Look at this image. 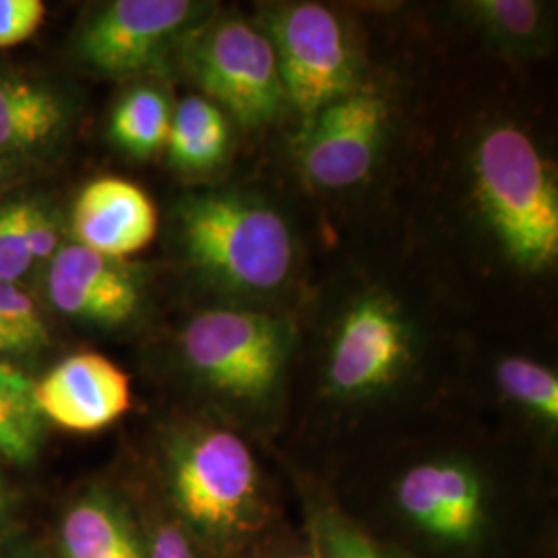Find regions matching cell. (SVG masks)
Listing matches in <instances>:
<instances>
[{
    "instance_id": "obj_25",
    "label": "cell",
    "mask_w": 558,
    "mask_h": 558,
    "mask_svg": "<svg viewBox=\"0 0 558 558\" xmlns=\"http://www.w3.org/2000/svg\"><path fill=\"white\" fill-rule=\"evenodd\" d=\"M46 15L41 0H0V48L29 40Z\"/></svg>"
},
{
    "instance_id": "obj_2",
    "label": "cell",
    "mask_w": 558,
    "mask_h": 558,
    "mask_svg": "<svg viewBox=\"0 0 558 558\" xmlns=\"http://www.w3.org/2000/svg\"><path fill=\"white\" fill-rule=\"evenodd\" d=\"M177 236L201 278L234 299H267L294 271L290 221L253 193L214 189L180 201Z\"/></svg>"
},
{
    "instance_id": "obj_18",
    "label": "cell",
    "mask_w": 558,
    "mask_h": 558,
    "mask_svg": "<svg viewBox=\"0 0 558 558\" xmlns=\"http://www.w3.org/2000/svg\"><path fill=\"white\" fill-rule=\"evenodd\" d=\"M174 106L160 87L141 83L120 96L108 120V137L122 154L149 160L166 149Z\"/></svg>"
},
{
    "instance_id": "obj_30",
    "label": "cell",
    "mask_w": 558,
    "mask_h": 558,
    "mask_svg": "<svg viewBox=\"0 0 558 558\" xmlns=\"http://www.w3.org/2000/svg\"><path fill=\"white\" fill-rule=\"evenodd\" d=\"M4 513V490H2V482H0V518Z\"/></svg>"
},
{
    "instance_id": "obj_6",
    "label": "cell",
    "mask_w": 558,
    "mask_h": 558,
    "mask_svg": "<svg viewBox=\"0 0 558 558\" xmlns=\"http://www.w3.org/2000/svg\"><path fill=\"white\" fill-rule=\"evenodd\" d=\"M180 52L205 98L244 129L269 126L288 106L274 46L251 21L214 13Z\"/></svg>"
},
{
    "instance_id": "obj_29",
    "label": "cell",
    "mask_w": 558,
    "mask_h": 558,
    "mask_svg": "<svg viewBox=\"0 0 558 558\" xmlns=\"http://www.w3.org/2000/svg\"><path fill=\"white\" fill-rule=\"evenodd\" d=\"M11 168H13V163H9V161L0 160V182L9 177V172H11Z\"/></svg>"
},
{
    "instance_id": "obj_23",
    "label": "cell",
    "mask_w": 558,
    "mask_h": 558,
    "mask_svg": "<svg viewBox=\"0 0 558 558\" xmlns=\"http://www.w3.org/2000/svg\"><path fill=\"white\" fill-rule=\"evenodd\" d=\"M25 201L0 207V281L20 283L36 265L25 236Z\"/></svg>"
},
{
    "instance_id": "obj_7",
    "label": "cell",
    "mask_w": 558,
    "mask_h": 558,
    "mask_svg": "<svg viewBox=\"0 0 558 558\" xmlns=\"http://www.w3.org/2000/svg\"><path fill=\"white\" fill-rule=\"evenodd\" d=\"M418 356L416 325L385 290H368L339 315L325 359V389L336 401L383 398L410 375Z\"/></svg>"
},
{
    "instance_id": "obj_8",
    "label": "cell",
    "mask_w": 558,
    "mask_h": 558,
    "mask_svg": "<svg viewBox=\"0 0 558 558\" xmlns=\"http://www.w3.org/2000/svg\"><path fill=\"white\" fill-rule=\"evenodd\" d=\"M211 2L114 0L81 23L73 41L83 69L110 80H126L158 69L209 20Z\"/></svg>"
},
{
    "instance_id": "obj_14",
    "label": "cell",
    "mask_w": 558,
    "mask_h": 558,
    "mask_svg": "<svg viewBox=\"0 0 558 558\" xmlns=\"http://www.w3.org/2000/svg\"><path fill=\"white\" fill-rule=\"evenodd\" d=\"M73 114V104L50 83L0 71V160L50 151L66 137Z\"/></svg>"
},
{
    "instance_id": "obj_1",
    "label": "cell",
    "mask_w": 558,
    "mask_h": 558,
    "mask_svg": "<svg viewBox=\"0 0 558 558\" xmlns=\"http://www.w3.org/2000/svg\"><path fill=\"white\" fill-rule=\"evenodd\" d=\"M163 472L182 527L218 555H236L269 518L259 461L234 430L195 422L163 447Z\"/></svg>"
},
{
    "instance_id": "obj_26",
    "label": "cell",
    "mask_w": 558,
    "mask_h": 558,
    "mask_svg": "<svg viewBox=\"0 0 558 558\" xmlns=\"http://www.w3.org/2000/svg\"><path fill=\"white\" fill-rule=\"evenodd\" d=\"M147 558H203L197 550L195 539L191 534L174 525V523H161L160 527L151 534L147 546Z\"/></svg>"
},
{
    "instance_id": "obj_12",
    "label": "cell",
    "mask_w": 558,
    "mask_h": 558,
    "mask_svg": "<svg viewBox=\"0 0 558 558\" xmlns=\"http://www.w3.org/2000/svg\"><path fill=\"white\" fill-rule=\"evenodd\" d=\"M41 418L71 433H98L133 403L131 380L112 360L80 352L59 362L34 389Z\"/></svg>"
},
{
    "instance_id": "obj_20",
    "label": "cell",
    "mask_w": 558,
    "mask_h": 558,
    "mask_svg": "<svg viewBox=\"0 0 558 558\" xmlns=\"http://www.w3.org/2000/svg\"><path fill=\"white\" fill-rule=\"evenodd\" d=\"M500 396L546 430H557L558 377L553 368L527 356H505L495 366Z\"/></svg>"
},
{
    "instance_id": "obj_10",
    "label": "cell",
    "mask_w": 558,
    "mask_h": 558,
    "mask_svg": "<svg viewBox=\"0 0 558 558\" xmlns=\"http://www.w3.org/2000/svg\"><path fill=\"white\" fill-rule=\"evenodd\" d=\"M393 126L389 96L364 81L302 122L296 137L300 172L319 191H345L368 179Z\"/></svg>"
},
{
    "instance_id": "obj_21",
    "label": "cell",
    "mask_w": 558,
    "mask_h": 558,
    "mask_svg": "<svg viewBox=\"0 0 558 558\" xmlns=\"http://www.w3.org/2000/svg\"><path fill=\"white\" fill-rule=\"evenodd\" d=\"M304 532L317 558H401L371 538L336 505H311Z\"/></svg>"
},
{
    "instance_id": "obj_5",
    "label": "cell",
    "mask_w": 558,
    "mask_h": 558,
    "mask_svg": "<svg viewBox=\"0 0 558 558\" xmlns=\"http://www.w3.org/2000/svg\"><path fill=\"white\" fill-rule=\"evenodd\" d=\"M257 25L274 46L286 104L302 122L364 83L359 44L333 9L271 2Z\"/></svg>"
},
{
    "instance_id": "obj_27",
    "label": "cell",
    "mask_w": 558,
    "mask_h": 558,
    "mask_svg": "<svg viewBox=\"0 0 558 558\" xmlns=\"http://www.w3.org/2000/svg\"><path fill=\"white\" fill-rule=\"evenodd\" d=\"M25 354H36V352L25 339H21L17 333H13L9 327L0 323V359L25 356Z\"/></svg>"
},
{
    "instance_id": "obj_17",
    "label": "cell",
    "mask_w": 558,
    "mask_h": 558,
    "mask_svg": "<svg viewBox=\"0 0 558 558\" xmlns=\"http://www.w3.org/2000/svg\"><path fill=\"white\" fill-rule=\"evenodd\" d=\"M232 120L205 96H189L174 106L166 156L174 170L203 177L226 163L232 151Z\"/></svg>"
},
{
    "instance_id": "obj_9",
    "label": "cell",
    "mask_w": 558,
    "mask_h": 558,
    "mask_svg": "<svg viewBox=\"0 0 558 558\" xmlns=\"http://www.w3.org/2000/svg\"><path fill=\"white\" fill-rule=\"evenodd\" d=\"M403 525L435 548L468 553L493 525V493L472 459L430 456L410 463L391 490Z\"/></svg>"
},
{
    "instance_id": "obj_22",
    "label": "cell",
    "mask_w": 558,
    "mask_h": 558,
    "mask_svg": "<svg viewBox=\"0 0 558 558\" xmlns=\"http://www.w3.org/2000/svg\"><path fill=\"white\" fill-rule=\"evenodd\" d=\"M0 323L25 339L34 352L50 343V329L40 306L15 281H0Z\"/></svg>"
},
{
    "instance_id": "obj_28",
    "label": "cell",
    "mask_w": 558,
    "mask_h": 558,
    "mask_svg": "<svg viewBox=\"0 0 558 558\" xmlns=\"http://www.w3.org/2000/svg\"><path fill=\"white\" fill-rule=\"evenodd\" d=\"M269 558H317L315 557V550L308 542V536L304 532V539L302 542H292L288 546H281L274 555Z\"/></svg>"
},
{
    "instance_id": "obj_13",
    "label": "cell",
    "mask_w": 558,
    "mask_h": 558,
    "mask_svg": "<svg viewBox=\"0 0 558 558\" xmlns=\"http://www.w3.org/2000/svg\"><path fill=\"white\" fill-rule=\"evenodd\" d=\"M73 242L110 257L126 260L141 253L158 234V209L135 182L104 177L81 189L71 211Z\"/></svg>"
},
{
    "instance_id": "obj_15",
    "label": "cell",
    "mask_w": 558,
    "mask_h": 558,
    "mask_svg": "<svg viewBox=\"0 0 558 558\" xmlns=\"http://www.w3.org/2000/svg\"><path fill=\"white\" fill-rule=\"evenodd\" d=\"M451 11L502 57L534 59L555 38V4L539 0H461Z\"/></svg>"
},
{
    "instance_id": "obj_19",
    "label": "cell",
    "mask_w": 558,
    "mask_h": 558,
    "mask_svg": "<svg viewBox=\"0 0 558 558\" xmlns=\"http://www.w3.org/2000/svg\"><path fill=\"white\" fill-rule=\"evenodd\" d=\"M34 389L36 380L0 360V456L15 463H29L40 451L44 418Z\"/></svg>"
},
{
    "instance_id": "obj_3",
    "label": "cell",
    "mask_w": 558,
    "mask_h": 558,
    "mask_svg": "<svg viewBox=\"0 0 558 558\" xmlns=\"http://www.w3.org/2000/svg\"><path fill=\"white\" fill-rule=\"evenodd\" d=\"M480 218L500 253L525 274H546L558 259V186L538 143L513 122L484 129L472 151Z\"/></svg>"
},
{
    "instance_id": "obj_16",
    "label": "cell",
    "mask_w": 558,
    "mask_h": 558,
    "mask_svg": "<svg viewBox=\"0 0 558 558\" xmlns=\"http://www.w3.org/2000/svg\"><path fill=\"white\" fill-rule=\"evenodd\" d=\"M64 558H147L129 513L104 490H89L71 505L60 523Z\"/></svg>"
},
{
    "instance_id": "obj_24",
    "label": "cell",
    "mask_w": 558,
    "mask_h": 558,
    "mask_svg": "<svg viewBox=\"0 0 558 558\" xmlns=\"http://www.w3.org/2000/svg\"><path fill=\"white\" fill-rule=\"evenodd\" d=\"M23 223H25V236H27L32 259L36 265L38 263L46 265L64 244L59 214L38 201H25Z\"/></svg>"
},
{
    "instance_id": "obj_11",
    "label": "cell",
    "mask_w": 558,
    "mask_h": 558,
    "mask_svg": "<svg viewBox=\"0 0 558 558\" xmlns=\"http://www.w3.org/2000/svg\"><path fill=\"white\" fill-rule=\"evenodd\" d=\"M44 292L62 317L108 331L133 323L145 304L137 267L98 255L77 242H64L46 263Z\"/></svg>"
},
{
    "instance_id": "obj_4",
    "label": "cell",
    "mask_w": 558,
    "mask_h": 558,
    "mask_svg": "<svg viewBox=\"0 0 558 558\" xmlns=\"http://www.w3.org/2000/svg\"><path fill=\"white\" fill-rule=\"evenodd\" d=\"M179 350L186 373L209 398L240 418H265L283 391L294 327L274 313L209 308L182 327Z\"/></svg>"
}]
</instances>
